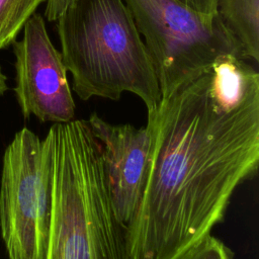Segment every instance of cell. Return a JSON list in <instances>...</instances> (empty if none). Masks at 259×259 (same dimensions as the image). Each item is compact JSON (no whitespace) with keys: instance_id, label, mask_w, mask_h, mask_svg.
<instances>
[{"instance_id":"5","label":"cell","mask_w":259,"mask_h":259,"mask_svg":"<svg viewBox=\"0 0 259 259\" xmlns=\"http://www.w3.org/2000/svg\"><path fill=\"white\" fill-rule=\"evenodd\" d=\"M52 217L48 140L27 127L6 147L0 179V233L8 259H46Z\"/></svg>"},{"instance_id":"13","label":"cell","mask_w":259,"mask_h":259,"mask_svg":"<svg viewBox=\"0 0 259 259\" xmlns=\"http://www.w3.org/2000/svg\"><path fill=\"white\" fill-rule=\"evenodd\" d=\"M6 81H7V77L4 75V73L2 72V69L0 67V96H2L8 89Z\"/></svg>"},{"instance_id":"6","label":"cell","mask_w":259,"mask_h":259,"mask_svg":"<svg viewBox=\"0 0 259 259\" xmlns=\"http://www.w3.org/2000/svg\"><path fill=\"white\" fill-rule=\"evenodd\" d=\"M15 55V96L24 118L62 123L74 119L75 101L61 52L53 45L40 14L23 26L21 40L12 42Z\"/></svg>"},{"instance_id":"11","label":"cell","mask_w":259,"mask_h":259,"mask_svg":"<svg viewBox=\"0 0 259 259\" xmlns=\"http://www.w3.org/2000/svg\"><path fill=\"white\" fill-rule=\"evenodd\" d=\"M74 0H47L45 16L49 21H57Z\"/></svg>"},{"instance_id":"2","label":"cell","mask_w":259,"mask_h":259,"mask_svg":"<svg viewBox=\"0 0 259 259\" xmlns=\"http://www.w3.org/2000/svg\"><path fill=\"white\" fill-rule=\"evenodd\" d=\"M52 217L46 259H126L125 228L115 219L100 147L85 119L54 123Z\"/></svg>"},{"instance_id":"8","label":"cell","mask_w":259,"mask_h":259,"mask_svg":"<svg viewBox=\"0 0 259 259\" xmlns=\"http://www.w3.org/2000/svg\"><path fill=\"white\" fill-rule=\"evenodd\" d=\"M217 12L235 38L241 57L259 61V0H218Z\"/></svg>"},{"instance_id":"1","label":"cell","mask_w":259,"mask_h":259,"mask_svg":"<svg viewBox=\"0 0 259 259\" xmlns=\"http://www.w3.org/2000/svg\"><path fill=\"white\" fill-rule=\"evenodd\" d=\"M126 259H177L221 223L259 162V74L235 54L161 98Z\"/></svg>"},{"instance_id":"4","label":"cell","mask_w":259,"mask_h":259,"mask_svg":"<svg viewBox=\"0 0 259 259\" xmlns=\"http://www.w3.org/2000/svg\"><path fill=\"white\" fill-rule=\"evenodd\" d=\"M123 1L152 58L161 98L201 74L220 57H241L219 14L199 13L179 0Z\"/></svg>"},{"instance_id":"7","label":"cell","mask_w":259,"mask_h":259,"mask_svg":"<svg viewBox=\"0 0 259 259\" xmlns=\"http://www.w3.org/2000/svg\"><path fill=\"white\" fill-rule=\"evenodd\" d=\"M97 140L116 221L124 228L139 205L147 178L153 131L150 123L113 124L93 112L87 119Z\"/></svg>"},{"instance_id":"3","label":"cell","mask_w":259,"mask_h":259,"mask_svg":"<svg viewBox=\"0 0 259 259\" xmlns=\"http://www.w3.org/2000/svg\"><path fill=\"white\" fill-rule=\"evenodd\" d=\"M73 91L118 100L130 92L154 111L161 91L150 53L123 0H74L57 20Z\"/></svg>"},{"instance_id":"10","label":"cell","mask_w":259,"mask_h":259,"mask_svg":"<svg viewBox=\"0 0 259 259\" xmlns=\"http://www.w3.org/2000/svg\"><path fill=\"white\" fill-rule=\"evenodd\" d=\"M177 259H234V253L220 239L209 234Z\"/></svg>"},{"instance_id":"9","label":"cell","mask_w":259,"mask_h":259,"mask_svg":"<svg viewBox=\"0 0 259 259\" xmlns=\"http://www.w3.org/2000/svg\"><path fill=\"white\" fill-rule=\"evenodd\" d=\"M47 0H0V50L10 46L36 8Z\"/></svg>"},{"instance_id":"12","label":"cell","mask_w":259,"mask_h":259,"mask_svg":"<svg viewBox=\"0 0 259 259\" xmlns=\"http://www.w3.org/2000/svg\"><path fill=\"white\" fill-rule=\"evenodd\" d=\"M189 8L206 15H215L218 0H179Z\"/></svg>"}]
</instances>
